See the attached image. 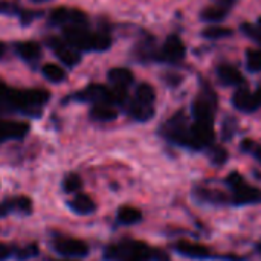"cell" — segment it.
Instances as JSON below:
<instances>
[{
	"mask_svg": "<svg viewBox=\"0 0 261 261\" xmlns=\"http://www.w3.org/2000/svg\"><path fill=\"white\" fill-rule=\"evenodd\" d=\"M107 261H170L162 251L150 248L144 242L122 240L106 249Z\"/></svg>",
	"mask_w": 261,
	"mask_h": 261,
	"instance_id": "cell-1",
	"label": "cell"
},
{
	"mask_svg": "<svg viewBox=\"0 0 261 261\" xmlns=\"http://www.w3.org/2000/svg\"><path fill=\"white\" fill-rule=\"evenodd\" d=\"M225 184L228 185L229 194V205L232 206H248V205H258L261 203V190L257 187L249 185L245 177L232 171L226 177Z\"/></svg>",
	"mask_w": 261,
	"mask_h": 261,
	"instance_id": "cell-2",
	"label": "cell"
},
{
	"mask_svg": "<svg viewBox=\"0 0 261 261\" xmlns=\"http://www.w3.org/2000/svg\"><path fill=\"white\" fill-rule=\"evenodd\" d=\"M216 112H217V95L208 84H205L191 106L193 121L214 124Z\"/></svg>",
	"mask_w": 261,
	"mask_h": 261,
	"instance_id": "cell-3",
	"label": "cell"
},
{
	"mask_svg": "<svg viewBox=\"0 0 261 261\" xmlns=\"http://www.w3.org/2000/svg\"><path fill=\"white\" fill-rule=\"evenodd\" d=\"M190 121L187 118V115L184 112L176 113L173 118H170L164 125H162V135L167 141L188 148L190 144Z\"/></svg>",
	"mask_w": 261,
	"mask_h": 261,
	"instance_id": "cell-4",
	"label": "cell"
},
{
	"mask_svg": "<svg viewBox=\"0 0 261 261\" xmlns=\"http://www.w3.org/2000/svg\"><path fill=\"white\" fill-rule=\"evenodd\" d=\"M173 249L176 254H179L184 258H190V260L205 261V260H222V261H246V258L242 257H236V255H216L213 254L206 246L203 245H197L193 242H187V240H180L177 243L173 245Z\"/></svg>",
	"mask_w": 261,
	"mask_h": 261,
	"instance_id": "cell-5",
	"label": "cell"
},
{
	"mask_svg": "<svg viewBox=\"0 0 261 261\" xmlns=\"http://www.w3.org/2000/svg\"><path fill=\"white\" fill-rule=\"evenodd\" d=\"M64 38L76 50L96 49V32H90L86 28H66Z\"/></svg>",
	"mask_w": 261,
	"mask_h": 261,
	"instance_id": "cell-6",
	"label": "cell"
},
{
	"mask_svg": "<svg viewBox=\"0 0 261 261\" xmlns=\"http://www.w3.org/2000/svg\"><path fill=\"white\" fill-rule=\"evenodd\" d=\"M52 248L66 258H83L89 254V248L84 242L70 237H57L52 242Z\"/></svg>",
	"mask_w": 261,
	"mask_h": 261,
	"instance_id": "cell-7",
	"label": "cell"
},
{
	"mask_svg": "<svg viewBox=\"0 0 261 261\" xmlns=\"http://www.w3.org/2000/svg\"><path fill=\"white\" fill-rule=\"evenodd\" d=\"M185 54H187V49H185L182 38L176 34H171V35H168V38L165 40L164 46L159 50V60L165 61V63L176 64L184 60Z\"/></svg>",
	"mask_w": 261,
	"mask_h": 261,
	"instance_id": "cell-8",
	"label": "cell"
},
{
	"mask_svg": "<svg viewBox=\"0 0 261 261\" xmlns=\"http://www.w3.org/2000/svg\"><path fill=\"white\" fill-rule=\"evenodd\" d=\"M73 99L81 101V102H93V104H99V102H107V104H113V98H112V89L101 86V84H90L86 89L80 90L78 93L73 95Z\"/></svg>",
	"mask_w": 261,
	"mask_h": 261,
	"instance_id": "cell-9",
	"label": "cell"
},
{
	"mask_svg": "<svg viewBox=\"0 0 261 261\" xmlns=\"http://www.w3.org/2000/svg\"><path fill=\"white\" fill-rule=\"evenodd\" d=\"M232 106L243 113H254L258 110L260 102L257 99V95L252 93L249 89L240 87L232 95Z\"/></svg>",
	"mask_w": 261,
	"mask_h": 261,
	"instance_id": "cell-10",
	"label": "cell"
},
{
	"mask_svg": "<svg viewBox=\"0 0 261 261\" xmlns=\"http://www.w3.org/2000/svg\"><path fill=\"white\" fill-rule=\"evenodd\" d=\"M49 43H50V47H52L54 54H55L64 64H67V66H75V64L80 63V60H81L80 52H78L75 47H72L69 43H64V41L57 40V38H52Z\"/></svg>",
	"mask_w": 261,
	"mask_h": 261,
	"instance_id": "cell-11",
	"label": "cell"
},
{
	"mask_svg": "<svg viewBox=\"0 0 261 261\" xmlns=\"http://www.w3.org/2000/svg\"><path fill=\"white\" fill-rule=\"evenodd\" d=\"M216 75L223 86H242L245 84V76L232 64H220L216 69Z\"/></svg>",
	"mask_w": 261,
	"mask_h": 261,
	"instance_id": "cell-12",
	"label": "cell"
},
{
	"mask_svg": "<svg viewBox=\"0 0 261 261\" xmlns=\"http://www.w3.org/2000/svg\"><path fill=\"white\" fill-rule=\"evenodd\" d=\"M194 196L197 200L203 203H211V205H229V196L225 194L220 190H208L205 187H199L194 191Z\"/></svg>",
	"mask_w": 261,
	"mask_h": 261,
	"instance_id": "cell-13",
	"label": "cell"
},
{
	"mask_svg": "<svg viewBox=\"0 0 261 261\" xmlns=\"http://www.w3.org/2000/svg\"><path fill=\"white\" fill-rule=\"evenodd\" d=\"M29 127L24 122L0 121V142L8 139H20L28 133Z\"/></svg>",
	"mask_w": 261,
	"mask_h": 261,
	"instance_id": "cell-14",
	"label": "cell"
},
{
	"mask_svg": "<svg viewBox=\"0 0 261 261\" xmlns=\"http://www.w3.org/2000/svg\"><path fill=\"white\" fill-rule=\"evenodd\" d=\"M107 78L110 81V84L113 87H118V89H125L130 87L135 81V76L133 73L125 69V67H115V69H110L109 73H107Z\"/></svg>",
	"mask_w": 261,
	"mask_h": 261,
	"instance_id": "cell-15",
	"label": "cell"
},
{
	"mask_svg": "<svg viewBox=\"0 0 261 261\" xmlns=\"http://www.w3.org/2000/svg\"><path fill=\"white\" fill-rule=\"evenodd\" d=\"M127 112H128V115L135 121L147 122V121H150L154 116V106H145V104H141V102L133 99V101L128 102Z\"/></svg>",
	"mask_w": 261,
	"mask_h": 261,
	"instance_id": "cell-16",
	"label": "cell"
},
{
	"mask_svg": "<svg viewBox=\"0 0 261 261\" xmlns=\"http://www.w3.org/2000/svg\"><path fill=\"white\" fill-rule=\"evenodd\" d=\"M90 118L99 122H109L118 118V112L115 106L107 104V102H99V104H93L90 110Z\"/></svg>",
	"mask_w": 261,
	"mask_h": 261,
	"instance_id": "cell-17",
	"label": "cell"
},
{
	"mask_svg": "<svg viewBox=\"0 0 261 261\" xmlns=\"http://www.w3.org/2000/svg\"><path fill=\"white\" fill-rule=\"evenodd\" d=\"M12 211H20L26 214L31 213V200L28 197H15L0 205V216H6Z\"/></svg>",
	"mask_w": 261,
	"mask_h": 261,
	"instance_id": "cell-18",
	"label": "cell"
},
{
	"mask_svg": "<svg viewBox=\"0 0 261 261\" xmlns=\"http://www.w3.org/2000/svg\"><path fill=\"white\" fill-rule=\"evenodd\" d=\"M69 206H70V210H72L73 213L81 214V216L92 214V213L95 211V208H96L95 202H93L89 196H86V194H76V196L73 197V200H70Z\"/></svg>",
	"mask_w": 261,
	"mask_h": 261,
	"instance_id": "cell-19",
	"label": "cell"
},
{
	"mask_svg": "<svg viewBox=\"0 0 261 261\" xmlns=\"http://www.w3.org/2000/svg\"><path fill=\"white\" fill-rule=\"evenodd\" d=\"M15 52L24 61H34L41 55V47L35 41H20L15 44Z\"/></svg>",
	"mask_w": 261,
	"mask_h": 261,
	"instance_id": "cell-20",
	"label": "cell"
},
{
	"mask_svg": "<svg viewBox=\"0 0 261 261\" xmlns=\"http://www.w3.org/2000/svg\"><path fill=\"white\" fill-rule=\"evenodd\" d=\"M228 12H229V9L213 3V5H210V6L202 9L200 18L203 21H206V23H219V21H222L228 15Z\"/></svg>",
	"mask_w": 261,
	"mask_h": 261,
	"instance_id": "cell-21",
	"label": "cell"
},
{
	"mask_svg": "<svg viewBox=\"0 0 261 261\" xmlns=\"http://www.w3.org/2000/svg\"><path fill=\"white\" fill-rule=\"evenodd\" d=\"M135 101L141 102V104H145V106H154V101H156V92L153 89L151 84L148 83H141L136 90H135Z\"/></svg>",
	"mask_w": 261,
	"mask_h": 261,
	"instance_id": "cell-22",
	"label": "cell"
},
{
	"mask_svg": "<svg viewBox=\"0 0 261 261\" xmlns=\"http://www.w3.org/2000/svg\"><path fill=\"white\" fill-rule=\"evenodd\" d=\"M142 220V213L138 208L133 206H122L118 211V222L121 225L130 226V225H136Z\"/></svg>",
	"mask_w": 261,
	"mask_h": 261,
	"instance_id": "cell-23",
	"label": "cell"
},
{
	"mask_svg": "<svg viewBox=\"0 0 261 261\" xmlns=\"http://www.w3.org/2000/svg\"><path fill=\"white\" fill-rule=\"evenodd\" d=\"M72 18H73V9H67V8H57L49 15V20L52 24L64 26V28L72 26Z\"/></svg>",
	"mask_w": 261,
	"mask_h": 261,
	"instance_id": "cell-24",
	"label": "cell"
},
{
	"mask_svg": "<svg viewBox=\"0 0 261 261\" xmlns=\"http://www.w3.org/2000/svg\"><path fill=\"white\" fill-rule=\"evenodd\" d=\"M136 52L141 60H159V50L156 49L153 38H145L142 43H139Z\"/></svg>",
	"mask_w": 261,
	"mask_h": 261,
	"instance_id": "cell-25",
	"label": "cell"
},
{
	"mask_svg": "<svg viewBox=\"0 0 261 261\" xmlns=\"http://www.w3.org/2000/svg\"><path fill=\"white\" fill-rule=\"evenodd\" d=\"M41 72L44 75L46 80H49L50 83H61L64 81L66 78V72L58 66V64H54V63H47L41 67Z\"/></svg>",
	"mask_w": 261,
	"mask_h": 261,
	"instance_id": "cell-26",
	"label": "cell"
},
{
	"mask_svg": "<svg viewBox=\"0 0 261 261\" xmlns=\"http://www.w3.org/2000/svg\"><path fill=\"white\" fill-rule=\"evenodd\" d=\"M202 35L205 38H211V40H220V38H226L232 35V29L226 28V26H219V24H213L208 26L202 31Z\"/></svg>",
	"mask_w": 261,
	"mask_h": 261,
	"instance_id": "cell-27",
	"label": "cell"
},
{
	"mask_svg": "<svg viewBox=\"0 0 261 261\" xmlns=\"http://www.w3.org/2000/svg\"><path fill=\"white\" fill-rule=\"evenodd\" d=\"M206 151H208V156H210V161L213 162V165H223L229 159L228 151L223 147H219L216 144L213 147H210Z\"/></svg>",
	"mask_w": 261,
	"mask_h": 261,
	"instance_id": "cell-28",
	"label": "cell"
},
{
	"mask_svg": "<svg viewBox=\"0 0 261 261\" xmlns=\"http://www.w3.org/2000/svg\"><path fill=\"white\" fill-rule=\"evenodd\" d=\"M246 64L251 72H261V49H252L246 52Z\"/></svg>",
	"mask_w": 261,
	"mask_h": 261,
	"instance_id": "cell-29",
	"label": "cell"
},
{
	"mask_svg": "<svg viewBox=\"0 0 261 261\" xmlns=\"http://www.w3.org/2000/svg\"><path fill=\"white\" fill-rule=\"evenodd\" d=\"M242 32L248 37V38H251V40H254L255 43H258L261 44V26L260 24H254V23H243L242 24Z\"/></svg>",
	"mask_w": 261,
	"mask_h": 261,
	"instance_id": "cell-30",
	"label": "cell"
},
{
	"mask_svg": "<svg viewBox=\"0 0 261 261\" xmlns=\"http://www.w3.org/2000/svg\"><path fill=\"white\" fill-rule=\"evenodd\" d=\"M81 188V179L78 174H69L63 180V190L66 193H76Z\"/></svg>",
	"mask_w": 261,
	"mask_h": 261,
	"instance_id": "cell-31",
	"label": "cell"
},
{
	"mask_svg": "<svg viewBox=\"0 0 261 261\" xmlns=\"http://www.w3.org/2000/svg\"><path fill=\"white\" fill-rule=\"evenodd\" d=\"M223 141H229L232 136H234V133H236V119L234 118H228V119H225V122H223Z\"/></svg>",
	"mask_w": 261,
	"mask_h": 261,
	"instance_id": "cell-32",
	"label": "cell"
},
{
	"mask_svg": "<svg viewBox=\"0 0 261 261\" xmlns=\"http://www.w3.org/2000/svg\"><path fill=\"white\" fill-rule=\"evenodd\" d=\"M15 12H17V6L14 3L0 0V14H15Z\"/></svg>",
	"mask_w": 261,
	"mask_h": 261,
	"instance_id": "cell-33",
	"label": "cell"
},
{
	"mask_svg": "<svg viewBox=\"0 0 261 261\" xmlns=\"http://www.w3.org/2000/svg\"><path fill=\"white\" fill-rule=\"evenodd\" d=\"M38 252V249L35 248V246H31V248H24V249H20L18 251V254H17V257L20 258V260H23V258H29V257H34L35 254Z\"/></svg>",
	"mask_w": 261,
	"mask_h": 261,
	"instance_id": "cell-34",
	"label": "cell"
},
{
	"mask_svg": "<svg viewBox=\"0 0 261 261\" xmlns=\"http://www.w3.org/2000/svg\"><path fill=\"white\" fill-rule=\"evenodd\" d=\"M254 145H255V142H254L252 139H245V141L240 144V148H242V151H245V153H251L252 148H254Z\"/></svg>",
	"mask_w": 261,
	"mask_h": 261,
	"instance_id": "cell-35",
	"label": "cell"
},
{
	"mask_svg": "<svg viewBox=\"0 0 261 261\" xmlns=\"http://www.w3.org/2000/svg\"><path fill=\"white\" fill-rule=\"evenodd\" d=\"M239 0H214V5L223 6L226 9H231V6H234Z\"/></svg>",
	"mask_w": 261,
	"mask_h": 261,
	"instance_id": "cell-36",
	"label": "cell"
},
{
	"mask_svg": "<svg viewBox=\"0 0 261 261\" xmlns=\"http://www.w3.org/2000/svg\"><path fill=\"white\" fill-rule=\"evenodd\" d=\"M251 154L261 164V144H257L255 142V145H254V148H252V151H251Z\"/></svg>",
	"mask_w": 261,
	"mask_h": 261,
	"instance_id": "cell-37",
	"label": "cell"
},
{
	"mask_svg": "<svg viewBox=\"0 0 261 261\" xmlns=\"http://www.w3.org/2000/svg\"><path fill=\"white\" fill-rule=\"evenodd\" d=\"M255 95H257V99H258V102H260V106H261V87L257 90V93H255Z\"/></svg>",
	"mask_w": 261,
	"mask_h": 261,
	"instance_id": "cell-38",
	"label": "cell"
},
{
	"mask_svg": "<svg viewBox=\"0 0 261 261\" xmlns=\"http://www.w3.org/2000/svg\"><path fill=\"white\" fill-rule=\"evenodd\" d=\"M3 54H5V44H3V43H0V57H2Z\"/></svg>",
	"mask_w": 261,
	"mask_h": 261,
	"instance_id": "cell-39",
	"label": "cell"
},
{
	"mask_svg": "<svg viewBox=\"0 0 261 261\" xmlns=\"http://www.w3.org/2000/svg\"><path fill=\"white\" fill-rule=\"evenodd\" d=\"M34 3H44V2H50V0H31Z\"/></svg>",
	"mask_w": 261,
	"mask_h": 261,
	"instance_id": "cell-40",
	"label": "cell"
},
{
	"mask_svg": "<svg viewBox=\"0 0 261 261\" xmlns=\"http://www.w3.org/2000/svg\"><path fill=\"white\" fill-rule=\"evenodd\" d=\"M258 24H260V26H261V15H260V17H258Z\"/></svg>",
	"mask_w": 261,
	"mask_h": 261,
	"instance_id": "cell-41",
	"label": "cell"
}]
</instances>
